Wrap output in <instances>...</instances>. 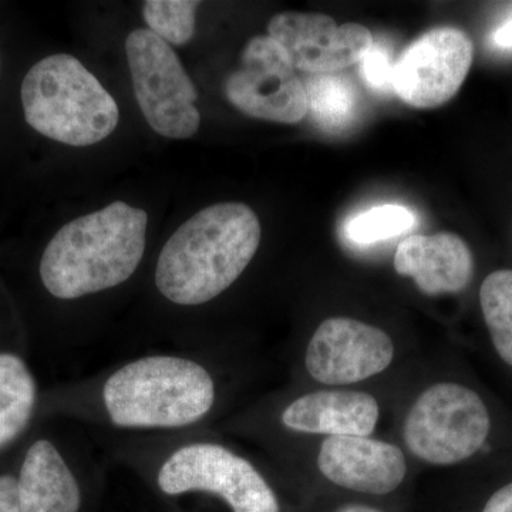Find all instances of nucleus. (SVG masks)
Listing matches in <instances>:
<instances>
[{"label":"nucleus","instance_id":"1","mask_svg":"<svg viewBox=\"0 0 512 512\" xmlns=\"http://www.w3.org/2000/svg\"><path fill=\"white\" fill-rule=\"evenodd\" d=\"M258 215L242 202H220L192 215L161 249L158 291L181 306H197L227 291L261 244Z\"/></svg>","mask_w":512,"mask_h":512},{"label":"nucleus","instance_id":"2","mask_svg":"<svg viewBox=\"0 0 512 512\" xmlns=\"http://www.w3.org/2000/svg\"><path fill=\"white\" fill-rule=\"evenodd\" d=\"M147 227V212L124 201L69 222L43 252V285L70 301L124 284L143 259Z\"/></svg>","mask_w":512,"mask_h":512},{"label":"nucleus","instance_id":"3","mask_svg":"<svg viewBox=\"0 0 512 512\" xmlns=\"http://www.w3.org/2000/svg\"><path fill=\"white\" fill-rule=\"evenodd\" d=\"M110 420L126 429H178L204 419L215 402L207 369L184 357L150 356L114 372L103 389Z\"/></svg>","mask_w":512,"mask_h":512},{"label":"nucleus","instance_id":"4","mask_svg":"<svg viewBox=\"0 0 512 512\" xmlns=\"http://www.w3.org/2000/svg\"><path fill=\"white\" fill-rule=\"evenodd\" d=\"M20 97L29 126L67 146H94L119 126L114 97L80 60L66 53L36 63L23 79Z\"/></svg>","mask_w":512,"mask_h":512},{"label":"nucleus","instance_id":"5","mask_svg":"<svg viewBox=\"0 0 512 512\" xmlns=\"http://www.w3.org/2000/svg\"><path fill=\"white\" fill-rule=\"evenodd\" d=\"M490 429V413L474 390L437 383L414 402L403 437L414 457L433 466H453L474 456Z\"/></svg>","mask_w":512,"mask_h":512},{"label":"nucleus","instance_id":"6","mask_svg":"<svg viewBox=\"0 0 512 512\" xmlns=\"http://www.w3.org/2000/svg\"><path fill=\"white\" fill-rule=\"evenodd\" d=\"M126 55L138 107L156 133L187 140L200 130L197 89L173 47L150 29H136Z\"/></svg>","mask_w":512,"mask_h":512},{"label":"nucleus","instance_id":"7","mask_svg":"<svg viewBox=\"0 0 512 512\" xmlns=\"http://www.w3.org/2000/svg\"><path fill=\"white\" fill-rule=\"evenodd\" d=\"M164 494L207 491L220 495L234 512H279L278 498L248 460L220 444L180 448L158 471Z\"/></svg>","mask_w":512,"mask_h":512},{"label":"nucleus","instance_id":"8","mask_svg":"<svg viewBox=\"0 0 512 512\" xmlns=\"http://www.w3.org/2000/svg\"><path fill=\"white\" fill-rule=\"evenodd\" d=\"M222 90L235 109L254 119L296 124L308 116L305 86L282 47L269 36L249 40Z\"/></svg>","mask_w":512,"mask_h":512},{"label":"nucleus","instance_id":"9","mask_svg":"<svg viewBox=\"0 0 512 512\" xmlns=\"http://www.w3.org/2000/svg\"><path fill=\"white\" fill-rule=\"evenodd\" d=\"M474 43L464 30L440 26L417 37L394 63L392 89L416 109H436L466 82Z\"/></svg>","mask_w":512,"mask_h":512},{"label":"nucleus","instance_id":"10","mask_svg":"<svg viewBox=\"0 0 512 512\" xmlns=\"http://www.w3.org/2000/svg\"><path fill=\"white\" fill-rule=\"evenodd\" d=\"M268 36L282 47L295 70L309 74H332L360 63L375 43L365 26H338L318 13H278L269 20Z\"/></svg>","mask_w":512,"mask_h":512},{"label":"nucleus","instance_id":"11","mask_svg":"<svg viewBox=\"0 0 512 512\" xmlns=\"http://www.w3.org/2000/svg\"><path fill=\"white\" fill-rule=\"evenodd\" d=\"M393 357V340L382 329L357 319L330 318L313 333L305 365L316 382L343 386L379 375Z\"/></svg>","mask_w":512,"mask_h":512},{"label":"nucleus","instance_id":"12","mask_svg":"<svg viewBox=\"0 0 512 512\" xmlns=\"http://www.w3.org/2000/svg\"><path fill=\"white\" fill-rule=\"evenodd\" d=\"M318 467L333 484L372 495L393 493L407 474L399 447L369 437H328L320 446Z\"/></svg>","mask_w":512,"mask_h":512},{"label":"nucleus","instance_id":"13","mask_svg":"<svg viewBox=\"0 0 512 512\" xmlns=\"http://www.w3.org/2000/svg\"><path fill=\"white\" fill-rule=\"evenodd\" d=\"M394 269L412 278L424 295H448L470 285L474 258L467 242L451 232L410 235L397 247Z\"/></svg>","mask_w":512,"mask_h":512},{"label":"nucleus","instance_id":"14","mask_svg":"<svg viewBox=\"0 0 512 512\" xmlns=\"http://www.w3.org/2000/svg\"><path fill=\"white\" fill-rule=\"evenodd\" d=\"M377 421L379 404L375 397L350 390L305 394L282 413V423L289 430L329 437H369Z\"/></svg>","mask_w":512,"mask_h":512},{"label":"nucleus","instance_id":"15","mask_svg":"<svg viewBox=\"0 0 512 512\" xmlns=\"http://www.w3.org/2000/svg\"><path fill=\"white\" fill-rule=\"evenodd\" d=\"M20 512H79V483L50 441L29 448L19 476Z\"/></svg>","mask_w":512,"mask_h":512},{"label":"nucleus","instance_id":"16","mask_svg":"<svg viewBox=\"0 0 512 512\" xmlns=\"http://www.w3.org/2000/svg\"><path fill=\"white\" fill-rule=\"evenodd\" d=\"M36 402V383L20 357L0 353V450L23 433Z\"/></svg>","mask_w":512,"mask_h":512},{"label":"nucleus","instance_id":"17","mask_svg":"<svg viewBox=\"0 0 512 512\" xmlns=\"http://www.w3.org/2000/svg\"><path fill=\"white\" fill-rule=\"evenodd\" d=\"M308 113L320 127L339 131L355 119L357 93L353 84L339 74H311L303 83Z\"/></svg>","mask_w":512,"mask_h":512},{"label":"nucleus","instance_id":"18","mask_svg":"<svg viewBox=\"0 0 512 512\" xmlns=\"http://www.w3.org/2000/svg\"><path fill=\"white\" fill-rule=\"evenodd\" d=\"M480 305L498 355L512 366V271L500 269L484 279Z\"/></svg>","mask_w":512,"mask_h":512},{"label":"nucleus","instance_id":"19","mask_svg":"<svg viewBox=\"0 0 512 512\" xmlns=\"http://www.w3.org/2000/svg\"><path fill=\"white\" fill-rule=\"evenodd\" d=\"M416 225V215L403 205L386 204L370 208L350 218L345 237L359 247L399 237Z\"/></svg>","mask_w":512,"mask_h":512},{"label":"nucleus","instance_id":"20","mask_svg":"<svg viewBox=\"0 0 512 512\" xmlns=\"http://www.w3.org/2000/svg\"><path fill=\"white\" fill-rule=\"evenodd\" d=\"M200 5L192 0H148L143 5V16L151 32L168 45L184 46L195 35V15Z\"/></svg>","mask_w":512,"mask_h":512},{"label":"nucleus","instance_id":"21","mask_svg":"<svg viewBox=\"0 0 512 512\" xmlns=\"http://www.w3.org/2000/svg\"><path fill=\"white\" fill-rule=\"evenodd\" d=\"M359 64L360 73L370 87L380 92L392 89L394 64L390 59V53L384 47L373 43L372 49Z\"/></svg>","mask_w":512,"mask_h":512},{"label":"nucleus","instance_id":"22","mask_svg":"<svg viewBox=\"0 0 512 512\" xmlns=\"http://www.w3.org/2000/svg\"><path fill=\"white\" fill-rule=\"evenodd\" d=\"M0 512H20L19 483L15 477H0Z\"/></svg>","mask_w":512,"mask_h":512},{"label":"nucleus","instance_id":"23","mask_svg":"<svg viewBox=\"0 0 512 512\" xmlns=\"http://www.w3.org/2000/svg\"><path fill=\"white\" fill-rule=\"evenodd\" d=\"M481 512H512V483L495 491Z\"/></svg>","mask_w":512,"mask_h":512},{"label":"nucleus","instance_id":"24","mask_svg":"<svg viewBox=\"0 0 512 512\" xmlns=\"http://www.w3.org/2000/svg\"><path fill=\"white\" fill-rule=\"evenodd\" d=\"M491 43L500 50H512V15L504 20L491 35Z\"/></svg>","mask_w":512,"mask_h":512},{"label":"nucleus","instance_id":"25","mask_svg":"<svg viewBox=\"0 0 512 512\" xmlns=\"http://www.w3.org/2000/svg\"><path fill=\"white\" fill-rule=\"evenodd\" d=\"M336 512H382L380 510H376V508L369 507V505L362 504H349L343 505Z\"/></svg>","mask_w":512,"mask_h":512}]
</instances>
